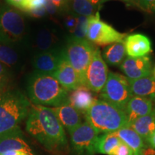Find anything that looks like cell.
Instances as JSON below:
<instances>
[{
    "instance_id": "cell-1",
    "label": "cell",
    "mask_w": 155,
    "mask_h": 155,
    "mask_svg": "<svg viewBox=\"0 0 155 155\" xmlns=\"http://www.w3.org/2000/svg\"><path fill=\"white\" fill-rule=\"evenodd\" d=\"M26 130L48 150L59 152L68 146L64 127L52 108L41 105L31 106Z\"/></svg>"
},
{
    "instance_id": "cell-2",
    "label": "cell",
    "mask_w": 155,
    "mask_h": 155,
    "mask_svg": "<svg viewBox=\"0 0 155 155\" xmlns=\"http://www.w3.org/2000/svg\"><path fill=\"white\" fill-rule=\"evenodd\" d=\"M28 93L35 105L58 107L68 103V91L50 75L34 73L29 78Z\"/></svg>"
},
{
    "instance_id": "cell-3",
    "label": "cell",
    "mask_w": 155,
    "mask_h": 155,
    "mask_svg": "<svg viewBox=\"0 0 155 155\" xmlns=\"http://www.w3.org/2000/svg\"><path fill=\"white\" fill-rule=\"evenodd\" d=\"M84 116L86 121L99 134L115 133L129 126L124 110L101 99H96Z\"/></svg>"
},
{
    "instance_id": "cell-4",
    "label": "cell",
    "mask_w": 155,
    "mask_h": 155,
    "mask_svg": "<svg viewBox=\"0 0 155 155\" xmlns=\"http://www.w3.org/2000/svg\"><path fill=\"white\" fill-rule=\"evenodd\" d=\"M28 98L18 90L0 93V135L19 127L31 108Z\"/></svg>"
},
{
    "instance_id": "cell-5",
    "label": "cell",
    "mask_w": 155,
    "mask_h": 155,
    "mask_svg": "<svg viewBox=\"0 0 155 155\" xmlns=\"http://www.w3.org/2000/svg\"><path fill=\"white\" fill-rule=\"evenodd\" d=\"M25 33L26 24L22 12L0 4V42L14 45L22 40Z\"/></svg>"
},
{
    "instance_id": "cell-6",
    "label": "cell",
    "mask_w": 155,
    "mask_h": 155,
    "mask_svg": "<svg viewBox=\"0 0 155 155\" xmlns=\"http://www.w3.org/2000/svg\"><path fill=\"white\" fill-rule=\"evenodd\" d=\"M96 48L87 39L75 37L68 40L65 53L69 63L76 71L81 85L86 86V74Z\"/></svg>"
},
{
    "instance_id": "cell-7",
    "label": "cell",
    "mask_w": 155,
    "mask_h": 155,
    "mask_svg": "<svg viewBox=\"0 0 155 155\" xmlns=\"http://www.w3.org/2000/svg\"><path fill=\"white\" fill-rule=\"evenodd\" d=\"M132 96L129 79L127 77L119 73H108L105 86L100 92V99L124 111L128 102Z\"/></svg>"
},
{
    "instance_id": "cell-8",
    "label": "cell",
    "mask_w": 155,
    "mask_h": 155,
    "mask_svg": "<svg viewBox=\"0 0 155 155\" xmlns=\"http://www.w3.org/2000/svg\"><path fill=\"white\" fill-rule=\"evenodd\" d=\"M127 34L115 30L100 18L99 12L88 17L86 39L91 43L100 46L110 45L116 42H124Z\"/></svg>"
},
{
    "instance_id": "cell-9",
    "label": "cell",
    "mask_w": 155,
    "mask_h": 155,
    "mask_svg": "<svg viewBox=\"0 0 155 155\" xmlns=\"http://www.w3.org/2000/svg\"><path fill=\"white\" fill-rule=\"evenodd\" d=\"M73 150L76 155H94L99 134L87 121L70 132Z\"/></svg>"
},
{
    "instance_id": "cell-10",
    "label": "cell",
    "mask_w": 155,
    "mask_h": 155,
    "mask_svg": "<svg viewBox=\"0 0 155 155\" xmlns=\"http://www.w3.org/2000/svg\"><path fill=\"white\" fill-rule=\"evenodd\" d=\"M108 75L107 64L100 50L96 48L86 74V85L94 93H100L105 86Z\"/></svg>"
},
{
    "instance_id": "cell-11",
    "label": "cell",
    "mask_w": 155,
    "mask_h": 155,
    "mask_svg": "<svg viewBox=\"0 0 155 155\" xmlns=\"http://www.w3.org/2000/svg\"><path fill=\"white\" fill-rule=\"evenodd\" d=\"M65 50L54 48L47 51L40 52L32 59V66L36 73L53 75L63 58Z\"/></svg>"
},
{
    "instance_id": "cell-12",
    "label": "cell",
    "mask_w": 155,
    "mask_h": 155,
    "mask_svg": "<svg viewBox=\"0 0 155 155\" xmlns=\"http://www.w3.org/2000/svg\"><path fill=\"white\" fill-rule=\"evenodd\" d=\"M120 68L129 80H136L152 75V61L150 56L139 58L127 57Z\"/></svg>"
},
{
    "instance_id": "cell-13",
    "label": "cell",
    "mask_w": 155,
    "mask_h": 155,
    "mask_svg": "<svg viewBox=\"0 0 155 155\" xmlns=\"http://www.w3.org/2000/svg\"><path fill=\"white\" fill-rule=\"evenodd\" d=\"M9 151H19L33 155L19 127L0 135V155Z\"/></svg>"
},
{
    "instance_id": "cell-14",
    "label": "cell",
    "mask_w": 155,
    "mask_h": 155,
    "mask_svg": "<svg viewBox=\"0 0 155 155\" xmlns=\"http://www.w3.org/2000/svg\"><path fill=\"white\" fill-rule=\"evenodd\" d=\"M53 76L57 79L61 86L68 91H72L78 87L82 86L78 75L69 63L65 53Z\"/></svg>"
},
{
    "instance_id": "cell-15",
    "label": "cell",
    "mask_w": 155,
    "mask_h": 155,
    "mask_svg": "<svg viewBox=\"0 0 155 155\" xmlns=\"http://www.w3.org/2000/svg\"><path fill=\"white\" fill-rule=\"evenodd\" d=\"M128 57L139 58L152 52V42L144 35L135 33L127 36L124 42Z\"/></svg>"
},
{
    "instance_id": "cell-16",
    "label": "cell",
    "mask_w": 155,
    "mask_h": 155,
    "mask_svg": "<svg viewBox=\"0 0 155 155\" xmlns=\"http://www.w3.org/2000/svg\"><path fill=\"white\" fill-rule=\"evenodd\" d=\"M52 108L61 124L69 133L83 123L82 114L69 103Z\"/></svg>"
},
{
    "instance_id": "cell-17",
    "label": "cell",
    "mask_w": 155,
    "mask_h": 155,
    "mask_svg": "<svg viewBox=\"0 0 155 155\" xmlns=\"http://www.w3.org/2000/svg\"><path fill=\"white\" fill-rule=\"evenodd\" d=\"M153 108L154 102L152 100L144 97L133 96L128 102L124 110L128 125L138 118L151 113Z\"/></svg>"
},
{
    "instance_id": "cell-18",
    "label": "cell",
    "mask_w": 155,
    "mask_h": 155,
    "mask_svg": "<svg viewBox=\"0 0 155 155\" xmlns=\"http://www.w3.org/2000/svg\"><path fill=\"white\" fill-rule=\"evenodd\" d=\"M97 98L86 86H80L68 95V103L84 115Z\"/></svg>"
},
{
    "instance_id": "cell-19",
    "label": "cell",
    "mask_w": 155,
    "mask_h": 155,
    "mask_svg": "<svg viewBox=\"0 0 155 155\" xmlns=\"http://www.w3.org/2000/svg\"><path fill=\"white\" fill-rule=\"evenodd\" d=\"M115 133L124 143L132 150L134 155H142L148 148V145L144 139L129 126L121 128Z\"/></svg>"
},
{
    "instance_id": "cell-20",
    "label": "cell",
    "mask_w": 155,
    "mask_h": 155,
    "mask_svg": "<svg viewBox=\"0 0 155 155\" xmlns=\"http://www.w3.org/2000/svg\"><path fill=\"white\" fill-rule=\"evenodd\" d=\"M133 96L144 97L155 102V78L152 75L129 80Z\"/></svg>"
},
{
    "instance_id": "cell-21",
    "label": "cell",
    "mask_w": 155,
    "mask_h": 155,
    "mask_svg": "<svg viewBox=\"0 0 155 155\" xmlns=\"http://www.w3.org/2000/svg\"><path fill=\"white\" fill-rule=\"evenodd\" d=\"M146 142L147 139L155 131V108L146 116L138 118L129 124Z\"/></svg>"
},
{
    "instance_id": "cell-22",
    "label": "cell",
    "mask_w": 155,
    "mask_h": 155,
    "mask_svg": "<svg viewBox=\"0 0 155 155\" xmlns=\"http://www.w3.org/2000/svg\"><path fill=\"white\" fill-rule=\"evenodd\" d=\"M127 52L124 42L108 45L103 52V58L110 65H120L126 58Z\"/></svg>"
},
{
    "instance_id": "cell-23",
    "label": "cell",
    "mask_w": 155,
    "mask_h": 155,
    "mask_svg": "<svg viewBox=\"0 0 155 155\" xmlns=\"http://www.w3.org/2000/svg\"><path fill=\"white\" fill-rule=\"evenodd\" d=\"M116 133H106L99 134L96 144V153L111 155L112 152L121 143Z\"/></svg>"
},
{
    "instance_id": "cell-24",
    "label": "cell",
    "mask_w": 155,
    "mask_h": 155,
    "mask_svg": "<svg viewBox=\"0 0 155 155\" xmlns=\"http://www.w3.org/2000/svg\"><path fill=\"white\" fill-rule=\"evenodd\" d=\"M58 38L53 30L48 28H42L37 34L35 47L40 52L47 51L54 48Z\"/></svg>"
},
{
    "instance_id": "cell-25",
    "label": "cell",
    "mask_w": 155,
    "mask_h": 155,
    "mask_svg": "<svg viewBox=\"0 0 155 155\" xmlns=\"http://www.w3.org/2000/svg\"><path fill=\"white\" fill-rule=\"evenodd\" d=\"M19 61V54L13 45L0 42V63L9 69Z\"/></svg>"
},
{
    "instance_id": "cell-26",
    "label": "cell",
    "mask_w": 155,
    "mask_h": 155,
    "mask_svg": "<svg viewBox=\"0 0 155 155\" xmlns=\"http://www.w3.org/2000/svg\"><path fill=\"white\" fill-rule=\"evenodd\" d=\"M72 10L78 16L89 17L96 14L98 7L93 5L88 0H72L71 3Z\"/></svg>"
},
{
    "instance_id": "cell-27",
    "label": "cell",
    "mask_w": 155,
    "mask_h": 155,
    "mask_svg": "<svg viewBox=\"0 0 155 155\" xmlns=\"http://www.w3.org/2000/svg\"><path fill=\"white\" fill-rule=\"evenodd\" d=\"M88 17L78 16V22L75 29L73 32V37L79 39H86L88 32Z\"/></svg>"
},
{
    "instance_id": "cell-28",
    "label": "cell",
    "mask_w": 155,
    "mask_h": 155,
    "mask_svg": "<svg viewBox=\"0 0 155 155\" xmlns=\"http://www.w3.org/2000/svg\"><path fill=\"white\" fill-rule=\"evenodd\" d=\"M10 80V70L8 67L0 63V93L5 91Z\"/></svg>"
},
{
    "instance_id": "cell-29",
    "label": "cell",
    "mask_w": 155,
    "mask_h": 155,
    "mask_svg": "<svg viewBox=\"0 0 155 155\" xmlns=\"http://www.w3.org/2000/svg\"><path fill=\"white\" fill-rule=\"evenodd\" d=\"M111 155H134L132 150L123 141L114 150Z\"/></svg>"
},
{
    "instance_id": "cell-30",
    "label": "cell",
    "mask_w": 155,
    "mask_h": 155,
    "mask_svg": "<svg viewBox=\"0 0 155 155\" xmlns=\"http://www.w3.org/2000/svg\"><path fill=\"white\" fill-rule=\"evenodd\" d=\"M138 5L147 12H155V0H138Z\"/></svg>"
},
{
    "instance_id": "cell-31",
    "label": "cell",
    "mask_w": 155,
    "mask_h": 155,
    "mask_svg": "<svg viewBox=\"0 0 155 155\" xmlns=\"http://www.w3.org/2000/svg\"><path fill=\"white\" fill-rule=\"evenodd\" d=\"M78 16H75L73 15H69L65 18V27L69 30L71 33H73L75 27L77 25Z\"/></svg>"
},
{
    "instance_id": "cell-32",
    "label": "cell",
    "mask_w": 155,
    "mask_h": 155,
    "mask_svg": "<svg viewBox=\"0 0 155 155\" xmlns=\"http://www.w3.org/2000/svg\"><path fill=\"white\" fill-rule=\"evenodd\" d=\"M71 1L72 0H50L56 9L61 11L68 10L71 7Z\"/></svg>"
},
{
    "instance_id": "cell-33",
    "label": "cell",
    "mask_w": 155,
    "mask_h": 155,
    "mask_svg": "<svg viewBox=\"0 0 155 155\" xmlns=\"http://www.w3.org/2000/svg\"><path fill=\"white\" fill-rule=\"evenodd\" d=\"M23 0H5L7 4L9 6H12L15 9H18L22 10Z\"/></svg>"
},
{
    "instance_id": "cell-34",
    "label": "cell",
    "mask_w": 155,
    "mask_h": 155,
    "mask_svg": "<svg viewBox=\"0 0 155 155\" xmlns=\"http://www.w3.org/2000/svg\"><path fill=\"white\" fill-rule=\"evenodd\" d=\"M146 143L148 146H150V148L155 150V131L147 139Z\"/></svg>"
},
{
    "instance_id": "cell-35",
    "label": "cell",
    "mask_w": 155,
    "mask_h": 155,
    "mask_svg": "<svg viewBox=\"0 0 155 155\" xmlns=\"http://www.w3.org/2000/svg\"><path fill=\"white\" fill-rule=\"evenodd\" d=\"M34 0H23L22 1V10L25 12H28L29 9L30 8V6L32 5V2Z\"/></svg>"
},
{
    "instance_id": "cell-36",
    "label": "cell",
    "mask_w": 155,
    "mask_h": 155,
    "mask_svg": "<svg viewBox=\"0 0 155 155\" xmlns=\"http://www.w3.org/2000/svg\"><path fill=\"white\" fill-rule=\"evenodd\" d=\"M2 155H28L26 153L22 152H19V151H9V152H5Z\"/></svg>"
},
{
    "instance_id": "cell-37",
    "label": "cell",
    "mask_w": 155,
    "mask_h": 155,
    "mask_svg": "<svg viewBox=\"0 0 155 155\" xmlns=\"http://www.w3.org/2000/svg\"><path fill=\"white\" fill-rule=\"evenodd\" d=\"M142 155H155V150L152 148H147Z\"/></svg>"
},
{
    "instance_id": "cell-38",
    "label": "cell",
    "mask_w": 155,
    "mask_h": 155,
    "mask_svg": "<svg viewBox=\"0 0 155 155\" xmlns=\"http://www.w3.org/2000/svg\"><path fill=\"white\" fill-rule=\"evenodd\" d=\"M88 1L90 2L93 5L96 6V7H98L100 4L104 2V0H88Z\"/></svg>"
},
{
    "instance_id": "cell-39",
    "label": "cell",
    "mask_w": 155,
    "mask_h": 155,
    "mask_svg": "<svg viewBox=\"0 0 155 155\" xmlns=\"http://www.w3.org/2000/svg\"><path fill=\"white\" fill-rule=\"evenodd\" d=\"M129 1V2L130 4H132V5H134V4H137V2L134 1V0H128Z\"/></svg>"
},
{
    "instance_id": "cell-40",
    "label": "cell",
    "mask_w": 155,
    "mask_h": 155,
    "mask_svg": "<svg viewBox=\"0 0 155 155\" xmlns=\"http://www.w3.org/2000/svg\"><path fill=\"white\" fill-rule=\"evenodd\" d=\"M152 73H153V75H154V78H155V67L154 68V69H153Z\"/></svg>"
},
{
    "instance_id": "cell-41",
    "label": "cell",
    "mask_w": 155,
    "mask_h": 155,
    "mask_svg": "<svg viewBox=\"0 0 155 155\" xmlns=\"http://www.w3.org/2000/svg\"><path fill=\"white\" fill-rule=\"evenodd\" d=\"M104 1L105 2V1H107V0H104ZM121 1L125 2H127V3H129V1H128V0H121Z\"/></svg>"
},
{
    "instance_id": "cell-42",
    "label": "cell",
    "mask_w": 155,
    "mask_h": 155,
    "mask_svg": "<svg viewBox=\"0 0 155 155\" xmlns=\"http://www.w3.org/2000/svg\"><path fill=\"white\" fill-rule=\"evenodd\" d=\"M134 1L136 2H137V5H138V0H134Z\"/></svg>"
}]
</instances>
